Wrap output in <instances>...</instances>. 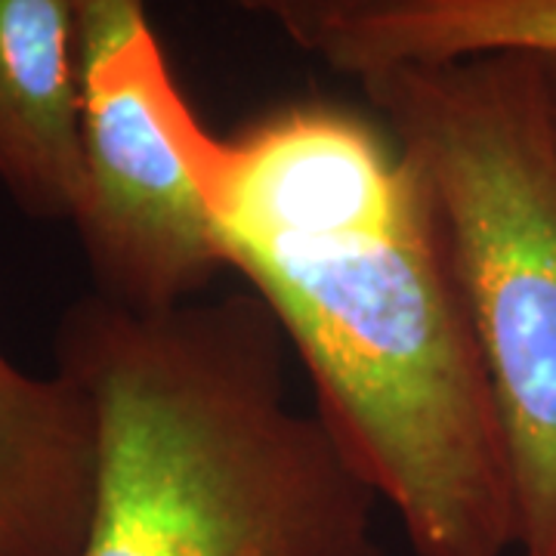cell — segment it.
<instances>
[{"label": "cell", "instance_id": "obj_1", "mask_svg": "<svg viewBox=\"0 0 556 556\" xmlns=\"http://www.w3.org/2000/svg\"><path fill=\"white\" fill-rule=\"evenodd\" d=\"M285 350L254 291L65 309L56 368L87 390L100 442L84 556H380L378 495L291 405Z\"/></svg>", "mask_w": 556, "mask_h": 556}, {"label": "cell", "instance_id": "obj_2", "mask_svg": "<svg viewBox=\"0 0 556 556\" xmlns=\"http://www.w3.org/2000/svg\"><path fill=\"white\" fill-rule=\"evenodd\" d=\"M223 257L276 316L316 415L417 556L519 547L501 408L417 179L390 217L236 244Z\"/></svg>", "mask_w": 556, "mask_h": 556}, {"label": "cell", "instance_id": "obj_3", "mask_svg": "<svg viewBox=\"0 0 556 556\" xmlns=\"http://www.w3.org/2000/svg\"><path fill=\"white\" fill-rule=\"evenodd\" d=\"M430 201L514 460L522 556H556V100L529 53L362 75Z\"/></svg>", "mask_w": 556, "mask_h": 556}, {"label": "cell", "instance_id": "obj_4", "mask_svg": "<svg viewBox=\"0 0 556 556\" xmlns=\"http://www.w3.org/2000/svg\"><path fill=\"white\" fill-rule=\"evenodd\" d=\"M84 195L97 294L137 313L204 298L226 260L189 167V109L142 0H84Z\"/></svg>", "mask_w": 556, "mask_h": 556}, {"label": "cell", "instance_id": "obj_5", "mask_svg": "<svg viewBox=\"0 0 556 556\" xmlns=\"http://www.w3.org/2000/svg\"><path fill=\"white\" fill-rule=\"evenodd\" d=\"M0 182L25 214L75 219L84 195L78 0H0Z\"/></svg>", "mask_w": 556, "mask_h": 556}, {"label": "cell", "instance_id": "obj_6", "mask_svg": "<svg viewBox=\"0 0 556 556\" xmlns=\"http://www.w3.org/2000/svg\"><path fill=\"white\" fill-rule=\"evenodd\" d=\"M97 412L78 380L0 350V556H84L97 495Z\"/></svg>", "mask_w": 556, "mask_h": 556}, {"label": "cell", "instance_id": "obj_7", "mask_svg": "<svg viewBox=\"0 0 556 556\" xmlns=\"http://www.w3.org/2000/svg\"><path fill=\"white\" fill-rule=\"evenodd\" d=\"M313 53L356 80L489 53L556 60V0H405L343 22Z\"/></svg>", "mask_w": 556, "mask_h": 556}, {"label": "cell", "instance_id": "obj_8", "mask_svg": "<svg viewBox=\"0 0 556 556\" xmlns=\"http://www.w3.org/2000/svg\"><path fill=\"white\" fill-rule=\"evenodd\" d=\"M219 3L248 16L273 22L278 31H285L306 53H313L318 40L343 22L365 16V13H378L405 0H219Z\"/></svg>", "mask_w": 556, "mask_h": 556}, {"label": "cell", "instance_id": "obj_9", "mask_svg": "<svg viewBox=\"0 0 556 556\" xmlns=\"http://www.w3.org/2000/svg\"><path fill=\"white\" fill-rule=\"evenodd\" d=\"M547 62V75H551V87H554V100H556V60H544Z\"/></svg>", "mask_w": 556, "mask_h": 556}, {"label": "cell", "instance_id": "obj_10", "mask_svg": "<svg viewBox=\"0 0 556 556\" xmlns=\"http://www.w3.org/2000/svg\"><path fill=\"white\" fill-rule=\"evenodd\" d=\"M80 3H84V0H78V7H80Z\"/></svg>", "mask_w": 556, "mask_h": 556}]
</instances>
